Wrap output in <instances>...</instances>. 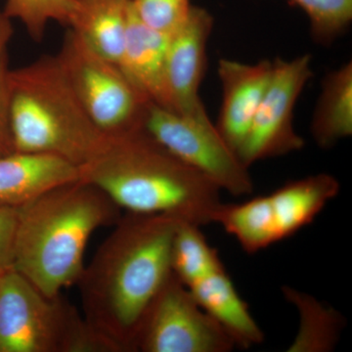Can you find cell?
<instances>
[{
    "mask_svg": "<svg viewBox=\"0 0 352 352\" xmlns=\"http://www.w3.org/2000/svg\"><path fill=\"white\" fill-rule=\"evenodd\" d=\"M178 222L129 212L83 268L76 283L83 317L117 352L135 351L145 315L173 273L171 243Z\"/></svg>",
    "mask_w": 352,
    "mask_h": 352,
    "instance_id": "6da1fadb",
    "label": "cell"
},
{
    "mask_svg": "<svg viewBox=\"0 0 352 352\" xmlns=\"http://www.w3.org/2000/svg\"><path fill=\"white\" fill-rule=\"evenodd\" d=\"M80 179L98 187L120 208L162 214L198 226L214 223L221 190L160 144L145 129L109 138L80 168Z\"/></svg>",
    "mask_w": 352,
    "mask_h": 352,
    "instance_id": "7a4b0ae2",
    "label": "cell"
},
{
    "mask_svg": "<svg viewBox=\"0 0 352 352\" xmlns=\"http://www.w3.org/2000/svg\"><path fill=\"white\" fill-rule=\"evenodd\" d=\"M122 208L85 180L47 190L17 208L12 267L44 296L78 283L85 248L100 227L115 226Z\"/></svg>",
    "mask_w": 352,
    "mask_h": 352,
    "instance_id": "3957f363",
    "label": "cell"
},
{
    "mask_svg": "<svg viewBox=\"0 0 352 352\" xmlns=\"http://www.w3.org/2000/svg\"><path fill=\"white\" fill-rule=\"evenodd\" d=\"M9 87L16 152L51 155L80 168L107 145L109 138L88 117L56 56L10 69Z\"/></svg>",
    "mask_w": 352,
    "mask_h": 352,
    "instance_id": "277c9868",
    "label": "cell"
},
{
    "mask_svg": "<svg viewBox=\"0 0 352 352\" xmlns=\"http://www.w3.org/2000/svg\"><path fill=\"white\" fill-rule=\"evenodd\" d=\"M0 352H117L60 294L44 296L12 266L0 270Z\"/></svg>",
    "mask_w": 352,
    "mask_h": 352,
    "instance_id": "5b68a950",
    "label": "cell"
},
{
    "mask_svg": "<svg viewBox=\"0 0 352 352\" xmlns=\"http://www.w3.org/2000/svg\"><path fill=\"white\" fill-rule=\"evenodd\" d=\"M335 176L318 173L286 183L268 195L244 203H222L214 223L235 238L248 254L288 239L318 217L339 195Z\"/></svg>",
    "mask_w": 352,
    "mask_h": 352,
    "instance_id": "8992f818",
    "label": "cell"
},
{
    "mask_svg": "<svg viewBox=\"0 0 352 352\" xmlns=\"http://www.w3.org/2000/svg\"><path fill=\"white\" fill-rule=\"evenodd\" d=\"M88 117L108 138L144 129L150 102L117 64L97 54L73 30L56 55Z\"/></svg>",
    "mask_w": 352,
    "mask_h": 352,
    "instance_id": "52a82bcc",
    "label": "cell"
},
{
    "mask_svg": "<svg viewBox=\"0 0 352 352\" xmlns=\"http://www.w3.org/2000/svg\"><path fill=\"white\" fill-rule=\"evenodd\" d=\"M145 131L185 164L233 196L254 191L249 168L241 162L212 122L182 117L150 103Z\"/></svg>",
    "mask_w": 352,
    "mask_h": 352,
    "instance_id": "ba28073f",
    "label": "cell"
},
{
    "mask_svg": "<svg viewBox=\"0 0 352 352\" xmlns=\"http://www.w3.org/2000/svg\"><path fill=\"white\" fill-rule=\"evenodd\" d=\"M234 340L171 273L139 330L135 351L230 352Z\"/></svg>",
    "mask_w": 352,
    "mask_h": 352,
    "instance_id": "9c48e42d",
    "label": "cell"
},
{
    "mask_svg": "<svg viewBox=\"0 0 352 352\" xmlns=\"http://www.w3.org/2000/svg\"><path fill=\"white\" fill-rule=\"evenodd\" d=\"M311 62L309 54L273 61L270 85L237 152L248 168L256 162L302 149L305 140L294 126V111L314 76Z\"/></svg>",
    "mask_w": 352,
    "mask_h": 352,
    "instance_id": "30bf717a",
    "label": "cell"
},
{
    "mask_svg": "<svg viewBox=\"0 0 352 352\" xmlns=\"http://www.w3.org/2000/svg\"><path fill=\"white\" fill-rule=\"evenodd\" d=\"M214 17L201 7H192L188 19L170 36L166 54V85L173 112L198 120L212 122L200 96L207 67V46Z\"/></svg>",
    "mask_w": 352,
    "mask_h": 352,
    "instance_id": "8fae6325",
    "label": "cell"
},
{
    "mask_svg": "<svg viewBox=\"0 0 352 352\" xmlns=\"http://www.w3.org/2000/svg\"><path fill=\"white\" fill-rule=\"evenodd\" d=\"M272 73L273 61L270 60H261L256 64L219 60L222 104L215 126L236 154L249 131Z\"/></svg>",
    "mask_w": 352,
    "mask_h": 352,
    "instance_id": "7c38bea8",
    "label": "cell"
},
{
    "mask_svg": "<svg viewBox=\"0 0 352 352\" xmlns=\"http://www.w3.org/2000/svg\"><path fill=\"white\" fill-rule=\"evenodd\" d=\"M168 41L170 38L143 24L131 4L126 43L118 66L148 100L173 112L166 85Z\"/></svg>",
    "mask_w": 352,
    "mask_h": 352,
    "instance_id": "4fadbf2b",
    "label": "cell"
},
{
    "mask_svg": "<svg viewBox=\"0 0 352 352\" xmlns=\"http://www.w3.org/2000/svg\"><path fill=\"white\" fill-rule=\"evenodd\" d=\"M80 179V168L51 155L15 152L0 157V206L18 208L51 188Z\"/></svg>",
    "mask_w": 352,
    "mask_h": 352,
    "instance_id": "5bb4252c",
    "label": "cell"
},
{
    "mask_svg": "<svg viewBox=\"0 0 352 352\" xmlns=\"http://www.w3.org/2000/svg\"><path fill=\"white\" fill-rule=\"evenodd\" d=\"M197 302L242 349L261 344L263 330L241 298L226 268L188 286Z\"/></svg>",
    "mask_w": 352,
    "mask_h": 352,
    "instance_id": "9a60e30c",
    "label": "cell"
},
{
    "mask_svg": "<svg viewBox=\"0 0 352 352\" xmlns=\"http://www.w3.org/2000/svg\"><path fill=\"white\" fill-rule=\"evenodd\" d=\"M131 10V0H76L69 28L97 54L119 65Z\"/></svg>",
    "mask_w": 352,
    "mask_h": 352,
    "instance_id": "2e32d148",
    "label": "cell"
},
{
    "mask_svg": "<svg viewBox=\"0 0 352 352\" xmlns=\"http://www.w3.org/2000/svg\"><path fill=\"white\" fill-rule=\"evenodd\" d=\"M310 132L315 143L329 149L352 134V64L331 72L322 82Z\"/></svg>",
    "mask_w": 352,
    "mask_h": 352,
    "instance_id": "e0dca14e",
    "label": "cell"
},
{
    "mask_svg": "<svg viewBox=\"0 0 352 352\" xmlns=\"http://www.w3.org/2000/svg\"><path fill=\"white\" fill-rule=\"evenodd\" d=\"M285 298L298 310L300 326L289 352L333 351L346 327V319L314 296L291 287L282 288Z\"/></svg>",
    "mask_w": 352,
    "mask_h": 352,
    "instance_id": "ac0fdd59",
    "label": "cell"
},
{
    "mask_svg": "<svg viewBox=\"0 0 352 352\" xmlns=\"http://www.w3.org/2000/svg\"><path fill=\"white\" fill-rule=\"evenodd\" d=\"M200 228L196 224L179 221L171 243V270L187 287L224 270L219 252L208 244Z\"/></svg>",
    "mask_w": 352,
    "mask_h": 352,
    "instance_id": "d6986e66",
    "label": "cell"
},
{
    "mask_svg": "<svg viewBox=\"0 0 352 352\" xmlns=\"http://www.w3.org/2000/svg\"><path fill=\"white\" fill-rule=\"evenodd\" d=\"M76 0H7L3 12L10 19H18L30 36L41 43L51 21L69 27Z\"/></svg>",
    "mask_w": 352,
    "mask_h": 352,
    "instance_id": "ffe728a7",
    "label": "cell"
},
{
    "mask_svg": "<svg viewBox=\"0 0 352 352\" xmlns=\"http://www.w3.org/2000/svg\"><path fill=\"white\" fill-rule=\"evenodd\" d=\"M307 14L315 43L330 45L352 21V0H291Z\"/></svg>",
    "mask_w": 352,
    "mask_h": 352,
    "instance_id": "44dd1931",
    "label": "cell"
},
{
    "mask_svg": "<svg viewBox=\"0 0 352 352\" xmlns=\"http://www.w3.org/2000/svg\"><path fill=\"white\" fill-rule=\"evenodd\" d=\"M139 20L153 31L170 38L188 19L191 0H131Z\"/></svg>",
    "mask_w": 352,
    "mask_h": 352,
    "instance_id": "7402d4cb",
    "label": "cell"
},
{
    "mask_svg": "<svg viewBox=\"0 0 352 352\" xmlns=\"http://www.w3.org/2000/svg\"><path fill=\"white\" fill-rule=\"evenodd\" d=\"M8 57H0V157L16 152L10 115Z\"/></svg>",
    "mask_w": 352,
    "mask_h": 352,
    "instance_id": "603a6c76",
    "label": "cell"
},
{
    "mask_svg": "<svg viewBox=\"0 0 352 352\" xmlns=\"http://www.w3.org/2000/svg\"><path fill=\"white\" fill-rule=\"evenodd\" d=\"M17 208L0 206V270L12 266Z\"/></svg>",
    "mask_w": 352,
    "mask_h": 352,
    "instance_id": "cb8c5ba5",
    "label": "cell"
},
{
    "mask_svg": "<svg viewBox=\"0 0 352 352\" xmlns=\"http://www.w3.org/2000/svg\"><path fill=\"white\" fill-rule=\"evenodd\" d=\"M13 36V27L11 19L7 17L3 11H0V57L6 53L7 45Z\"/></svg>",
    "mask_w": 352,
    "mask_h": 352,
    "instance_id": "d4e9b609",
    "label": "cell"
}]
</instances>
